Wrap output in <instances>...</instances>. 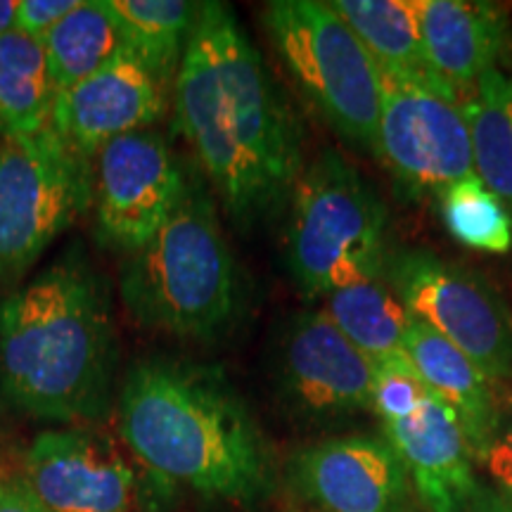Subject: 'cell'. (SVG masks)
Wrapping results in <instances>:
<instances>
[{
  "label": "cell",
  "instance_id": "6da1fadb",
  "mask_svg": "<svg viewBox=\"0 0 512 512\" xmlns=\"http://www.w3.org/2000/svg\"><path fill=\"white\" fill-rule=\"evenodd\" d=\"M174 126L242 233L290 202L304 133L226 3H200L174 86Z\"/></svg>",
  "mask_w": 512,
  "mask_h": 512
},
{
  "label": "cell",
  "instance_id": "7a4b0ae2",
  "mask_svg": "<svg viewBox=\"0 0 512 512\" xmlns=\"http://www.w3.org/2000/svg\"><path fill=\"white\" fill-rule=\"evenodd\" d=\"M117 408L121 439L166 494L181 486L238 505L273 494L271 444L219 366L138 358L121 380Z\"/></svg>",
  "mask_w": 512,
  "mask_h": 512
},
{
  "label": "cell",
  "instance_id": "3957f363",
  "mask_svg": "<svg viewBox=\"0 0 512 512\" xmlns=\"http://www.w3.org/2000/svg\"><path fill=\"white\" fill-rule=\"evenodd\" d=\"M119 366L110 290L81 247L0 304V394L15 411L72 427L105 420Z\"/></svg>",
  "mask_w": 512,
  "mask_h": 512
},
{
  "label": "cell",
  "instance_id": "277c9868",
  "mask_svg": "<svg viewBox=\"0 0 512 512\" xmlns=\"http://www.w3.org/2000/svg\"><path fill=\"white\" fill-rule=\"evenodd\" d=\"M119 297L140 328L185 342H214L235 328L245 285L204 183L188 181L164 228L124 256Z\"/></svg>",
  "mask_w": 512,
  "mask_h": 512
},
{
  "label": "cell",
  "instance_id": "5b68a950",
  "mask_svg": "<svg viewBox=\"0 0 512 512\" xmlns=\"http://www.w3.org/2000/svg\"><path fill=\"white\" fill-rule=\"evenodd\" d=\"M387 207L366 176L337 150H323L287 202L285 266L304 299L384 271Z\"/></svg>",
  "mask_w": 512,
  "mask_h": 512
},
{
  "label": "cell",
  "instance_id": "8992f818",
  "mask_svg": "<svg viewBox=\"0 0 512 512\" xmlns=\"http://www.w3.org/2000/svg\"><path fill=\"white\" fill-rule=\"evenodd\" d=\"M261 17L306 105L356 150L377 155L382 74L354 29L318 0H273Z\"/></svg>",
  "mask_w": 512,
  "mask_h": 512
},
{
  "label": "cell",
  "instance_id": "52a82bcc",
  "mask_svg": "<svg viewBox=\"0 0 512 512\" xmlns=\"http://www.w3.org/2000/svg\"><path fill=\"white\" fill-rule=\"evenodd\" d=\"M93 207V164L53 126L0 138V285L24 280Z\"/></svg>",
  "mask_w": 512,
  "mask_h": 512
},
{
  "label": "cell",
  "instance_id": "ba28073f",
  "mask_svg": "<svg viewBox=\"0 0 512 512\" xmlns=\"http://www.w3.org/2000/svg\"><path fill=\"white\" fill-rule=\"evenodd\" d=\"M377 159L406 202L439 200L475 176L472 138L460 93L437 76H382Z\"/></svg>",
  "mask_w": 512,
  "mask_h": 512
},
{
  "label": "cell",
  "instance_id": "9c48e42d",
  "mask_svg": "<svg viewBox=\"0 0 512 512\" xmlns=\"http://www.w3.org/2000/svg\"><path fill=\"white\" fill-rule=\"evenodd\" d=\"M384 275L415 320L463 351L494 382L512 380V311L472 268L430 249H389Z\"/></svg>",
  "mask_w": 512,
  "mask_h": 512
},
{
  "label": "cell",
  "instance_id": "30bf717a",
  "mask_svg": "<svg viewBox=\"0 0 512 512\" xmlns=\"http://www.w3.org/2000/svg\"><path fill=\"white\" fill-rule=\"evenodd\" d=\"M188 176L162 133L136 131L107 143L93 162L95 238L133 254L143 249L181 204Z\"/></svg>",
  "mask_w": 512,
  "mask_h": 512
},
{
  "label": "cell",
  "instance_id": "8fae6325",
  "mask_svg": "<svg viewBox=\"0 0 512 512\" xmlns=\"http://www.w3.org/2000/svg\"><path fill=\"white\" fill-rule=\"evenodd\" d=\"M375 363L339 332L325 309L292 316L273 354V380L287 411L309 422L373 411Z\"/></svg>",
  "mask_w": 512,
  "mask_h": 512
},
{
  "label": "cell",
  "instance_id": "7c38bea8",
  "mask_svg": "<svg viewBox=\"0 0 512 512\" xmlns=\"http://www.w3.org/2000/svg\"><path fill=\"white\" fill-rule=\"evenodd\" d=\"M22 482L48 512H140L143 503L133 465L86 427L38 434L24 456Z\"/></svg>",
  "mask_w": 512,
  "mask_h": 512
},
{
  "label": "cell",
  "instance_id": "4fadbf2b",
  "mask_svg": "<svg viewBox=\"0 0 512 512\" xmlns=\"http://www.w3.org/2000/svg\"><path fill=\"white\" fill-rule=\"evenodd\" d=\"M287 484L318 512H408L411 479L384 437L347 434L299 448Z\"/></svg>",
  "mask_w": 512,
  "mask_h": 512
},
{
  "label": "cell",
  "instance_id": "5bb4252c",
  "mask_svg": "<svg viewBox=\"0 0 512 512\" xmlns=\"http://www.w3.org/2000/svg\"><path fill=\"white\" fill-rule=\"evenodd\" d=\"M164 86L126 46L98 72L57 93L53 128L86 159L112 140L147 131L166 114Z\"/></svg>",
  "mask_w": 512,
  "mask_h": 512
},
{
  "label": "cell",
  "instance_id": "9a60e30c",
  "mask_svg": "<svg viewBox=\"0 0 512 512\" xmlns=\"http://www.w3.org/2000/svg\"><path fill=\"white\" fill-rule=\"evenodd\" d=\"M425 512H467L479 484L475 458L451 408L430 389L408 418L380 422Z\"/></svg>",
  "mask_w": 512,
  "mask_h": 512
},
{
  "label": "cell",
  "instance_id": "2e32d148",
  "mask_svg": "<svg viewBox=\"0 0 512 512\" xmlns=\"http://www.w3.org/2000/svg\"><path fill=\"white\" fill-rule=\"evenodd\" d=\"M422 46L432 76L465 95L494 69L510 67L512 24L486 0H418Z\"/></svg>",
  "mask_w": 512,
  "mask_h": 512
},
{
  "label": "cell",
  "instance_id": "e0dca14e",
  "mask_svg": "<svg viewBox=\"0 0 512 512\" xmlns=\"http://www.w3.org/2000/svg\"><path fill=\"white\" fill-rule=\"evenodd\" d=\"M406 356L422 384L456 415L472 458L479 463L505 415L494 389L496 382L463 351L415 318L406 335Z\"/></svg>",
  "mask_w": 512,
  "mask_h": 512
},
{
  "label": "cell",
  "instance_id": "ac0fdd59",
  "mask_svg": "<svg viewBox=\"0 0 512 512\" xmlns=\"http://www.w3.org/2000/svg\"><path fill=\"white\" fill-rule=\"evenodd\" d=\"M325 313L375 368L408 363L406 335L413 316L401 304L387 275L377 273L330 294Z\"/></svg>",
  "mask_w": 512,
  "mask_h": 512
},
{
  "label": "cell",
  "instance_id": "d6986e66",
  "mask_svg": "<svg viewBox=\"0 0 512 512\" xmlns=\"http://www.w3.org/2000/svg\"><path fill=\"white\" fill-rule=\"evenodd\" d=\"M57 86L46 50L19 29L0 34V131L31 138L53 126Z\"/></svg>",
  "mask_w": 512,
  "mask_h": 512
},
{
  "label": "cell",
  "instance_id": "ffe728a7",
  "mask_svg": "<svg viewBox=\"0 0 512 512\" xmlns=\"http://www.w3.org/2000/svg\"><path fill=\"white\" fill-rule=\"evenodd\" d=\"M460 100L470 126L475 176L512 216V67L489 72Z\"/></svg>",
  "mask_w": 512,
  "mask_h": 512
},
{
  "label": "cell",
  "instance_id": "44dd1931",
  "mask_svg": "<svg viewBox=\"0 0 512 512\" xmlns=\"http://www.w3.org/2000/svg\"><path fill=\"white\" fill-rule=\"evenodd\" d=\"M330 8L361 38L382 76L430 74L418 0H332Z\"/></svg>",
  "mask_w": 512,
  "mask_h": 512
},
{
  "label": "cell",
  "instance_id": "7402d4cb",
  "mask_svg": "<svg viewBox=\"0 0 512 512\" xmlns=\"http://www.w3.org/2000/svg\"><path fill=\"white\" fill-rule=\"evenodd\" d=\"M117 17L124 46L157 76L174 86L185 46L195 29L200 3L185 0H107Z\"/></svg>",
  "mask_w": 512,
  "mask_h": 512
},
{
  "label": "cell",
  "instance_id": "603a6c76",
  "mask_svg": "<svg viewBox=\"0 0 512 512\" xmlns=\"http://www.w3.org/2000/svg\"><path fill=\"white\" fill-rule=\"evenodd\" d=\"M41 43L60 93L110 62L124 48V36L107 0H81Z\"/></svg>",
  "mask_w": 512,
  "mask_h": 512
},
{
  "label": "cell",
  "instance_id": "cb8c5ba5",
  "mask_svg": "<svg viewBox=\"0 0 512 512\" xmlns=\"http://www.w3.org/2000/svg\"><path fill=\"white\" fill-rule=\"evenodd\" d=\"M448 233L460 245L486 254L512 252V216L477 176L463 178L439 195Z\"/></svg>",
  "mask_w": 512,
  "mask_h": 512
},
{
  "label": "cell",
  "instance_id": "d4e9b609",
  "mask_svg": "<svg viewBox=\"0 0 512 512\" xmlns=\"http://www.w3.org/2000/svg\"><path fill=\"white\" fill-rule=\"evenodd\" d=\"M375 389H373V411L380 422H392L408 418L418 411L422 399L427 396V387L415 373L413 363H399V366L375 368Z\"/></svg>",
  "mask_w": 512,
  "mask_h": 512
},
{
  "label": "cell",
  "instance_id": "484cf974",
  "mask_svg": "<svg viewBox=\"0 0 512 512\" xmlns=\"http://www.w3.org/2000/svg\"><path fill=\"white\" fill-rule=\"evenodd\" d=\"M479 465L494 482V494L503 498L512 510V411H505L503 420L498 422V430L486 446Z\"/></svg>",
  "mask_w": 512,
  "mask_h": 512
},
{
  "label": "cell",
  "instance_id": "4316f807",
  "mask_svg": "<svg viewBox=\"0 0 512 512\" xmlns=\"http://www.w3.org/2000/svg\"><path fill=\"white\" fill-rule=\"evenodd\" d=\"M81 0H19L17 29L36 41H43Z\"/></svg>",
  "mask_w": 512,
  "mask_h": 512
},
{
  "label": "cell",
  "instance_id": "83f0119b",
  "mask_svg": "<svg viewBox=\"0 0 512 512\" xmlns=\"http://www.w3.org/2000/svg\"><path fill=\"white\" fill-rule=\"evenodd\" d=\"M0 512H48L22 479L0 477Z\"/></svg>",
  "mask_w": 512,
  "mask_h": 512
},
{
  "label": "cell",
  "instance_id": "f1b7e54d",
  "mask_svg": "<svg viewBox=\"0 0 512 512\" xmlns=\"http://www.w3.org/2000/svg\"><path fill=\"white\" fill-rule=\"evenodd\" d=\"M467 512H512L510 505L494 494V489H484L479 486L475 501H472L470 510Z\"/></svg>",
  "mask_w": 512,
  "mask_h": 512
},
{
  "label": "cell",
  "instance_id": "f546056e",
  "mask_svg": "<svg viewBox=\"0 0 512 512\" xmlns=\"http://www.w3.org/2000/svg\"><path fill=\"white\" fill-rule=\"evenodd\" d=\"M17 5L19 0H0V34L17 29Z\"/></svg>",
  "mask_w": 512,
  "mask_h": 512
},
{
  "label": "cell",
  "instance_id": "4dcf8cb0",
  "mask_svg": "<svg viewBox=\"0 0 512 512\" xmlns=\"http://www.w3.org/2000/svg\"><path fill=\"white\" fill-rule=\"evenodd\" d=\"M0 138H3V131H0Z\"/></svg>",
  "mask_w": 512,
  "mask_h": 512
},
{
  "label": "cell",
  "instance_id": "1f68e13d",
  "mask_svg": "<svg viewBox=\"0 0 512 512\" xmlns=\"http://www.w3.org/2000/svg\"><path fill=\"white\" fill-rule=\"evenodd\" d=\"M287 512H297V510H287Z\"/></svg>",
  "mask_w": 512,
  "mask_h": 512
}]
</instances>
